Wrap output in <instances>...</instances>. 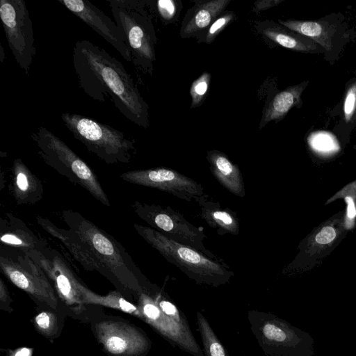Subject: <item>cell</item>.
<instances>
[{"mask_svg":"<svg viewBox=\"0 0 356 356\" xmlns=\"http://www.w3.org/2000/svg\"><path fill=\"white\" fill-rule=\"evenodd\" d=\"M72 64L78 84L90 98L109 100L132 123L149 126V106L131 74L104 49L88 40L75 42Z\"/></svg>","mask_w":356,"mask_h":356,"instance_id":"6da1fadb","label":"cell"},{"mask_svg":"<svg viewBox=\"0 0 356 356\" xmlns=\"http://www.w3.org/2000/svg\"><path fill=\"white\" fill-rule=\"evenodd\" d=\"M61 216L67 229L42 216H36V220L84 268L122 281H134L140 276L131 256L111 235L77 211L63 210Z\"/></svg>","mask_w":356,"mask_h":356,"instance_id":"7a4b0ae2","label":"cell"},{"mask_svg":"<svg viewBox=\"0 0 356 356\" xmlns=\"http://www.w3.org/2000/svg\"><path fill=\"white\" fill-rule=\"evenodd\" d=\"M136 232L169 263L197 284L213 287L229 282L234 273L221 259H213L147 226L134 223Z\"/></svg>","mask_w":356,"mask_h":356,"instance_id":"3957f363","label":"cell"},{"mask_svg":"<svg viewBox=\"0 0 356 356\" xmlns=\"http://www.w3.org/2000/svg\"><path fill=\"white\" fill-rule=\"evenodd\" d=\"M42 161L69 181L86 189L105 206L111 202L96 174L64 141L47 128L40 127L31 135Z\"/></svg>","mask_w":356,"mask_h":356,"instance_id":"277c9868","label":"cell"},{"mask_svg":"<svg viewBox=\"0 0 356 356\" xmlns=\"http://www.w3.org/2000/svg\"><path fill=\"white\" fill-rule=\"evenodd\" d=\"M60 118L76 140L108 165L127 164L136 153L134 139L108 124L76 113Z\"/></svg>","mask_w":356,"mask_h":356,"instance_id":"5b68a950","label":"cell"},{"mask_svg":"<svg viewBox=\"0 0 356 356\" xmlns=\"http://www.w3.org/2000/svg\"><path fill=\"white\" fill-rule=\"evenodd\" d=\"M114 22L125 37L134 65L152 73L156 59V36L150 16L141 0H107Z\"/></svg>","mask_w":356,"mask_h":356,"instance_id":"8992f818","label":"cell"},{"mask_svg":"<svg viewBox=\"0 0 356 356\" xmlns=\"http://www.w3.org/2000/svg\"><path fill=\"white\" fill-rule=\"evenodd\" d=\"M248 320L259 347L267 356H313L312 335L282 318L266 312L250 310Z\"/></svg>","mask_w":356,"mask_h":356,"instance_id":"52a82bcc","label":"cell"},{"mask_svg":"<svg viewBox=\"0 0 356 356\" xmlns=\"http://www.w3.org/2000/svg\"><path fill=\"white\" fill-rule=\"evenodd\" d=\"M135 213L150 227L181 244L191 247L211 259H219L208 250L204 229L188 222L178 211L169 206L135 201L131 204Z\"/></svg>","mask_w":356,"mask_h":356,"instance_id":"ba28073f","label":"cell"},{"mask_svg":"<svg viewBox=\"0 0 356 356\" xmlns=\"http://www.w3.org/2000/svg\"><path fill=\"white\" fill-rule=\"evenodd\" d=\"M0 17L10 50L19 67L28 75L36 55V47L26 2L1 0Z\"/></svg>","mask_w":356,"mask_h":356,"instance_id":"9c48e42d","label":"cell"},{"mask_svg":"<svg viewBox=\"0 0 356 356\" xmlns=\"http://www.w3.org/2000/svg\"><path fill=\"white\" fill-rule=\"evenodd\" d=\"M347 231L346 211H342L316 227L302 241L299 253L286 270L298 271L312 268L339 244Z\"/></svg>","mask_w":356,"mask_h":356,"instance_id":"30bf717a","label":"cell"},{"mask_svg":"<svg viewBox=\"0 0 356 356\" xmlns=\"http://www.w3.org/2000/svg\"><path fill=\"white\" fill-rule=\"evenodd\" d=\"M120 177L126 182L154 188L187 202L195 201L205 193L200 183L165 167L129 170Z\"/></svg>","mask_w":356,"mask_h":356,"instance_id":"8fae6325","label":"cell"},{"mask_svg":"<svg viewBox=\"0 0 356 356\" xmlns=\"http://www.w3.org/2000/svg\"><path fill=\"white\" fill-rule=\"evenodd\" d=\"M72 13L96 31L127 62H132L124 33L108 16L86 0H58Z\"/></svg>","mask_w":356,"mask_h":356,"instance_id":"7c38bea8","label":"cell"},{"mask_svg":"<svg viewBox=\"0 0 356 356\" xmlns=\"http://www.w3.org/2000/svg\"><path fill=\"white\" fill-rule=\"evenodd\" d=\"M0 241L3 246L26 253L40 250L47 246L45 240L35 235L22 220L9 212L0 219Z\"/></svg>","mask_w":356,"mask_h":356,"instance_id":"4fadbf2b","label":"cell"},{"mask_svg":"<svg viewBox=\"0 0 356 356\" xmlns=\"http://www.w3.org/2000/svg\"><path fill=\"white\" fill-rule=\"evenodd\" d=\"M10 175L8 190L17 204H34L42 198L44 187L41 180L21 159L13 161Z\"/></svg>","mask_w":356,"mask_h":356,"instance_id":"5bb4252c","label":"cell"},{"mask_svg":"<svg viewBox=\"0 0 356 356\" xmlns=\"http://www.w3.org/2000/svg\"><path fill=\"white\" fill-rule=\"evenodd\" d=\"M196 202L200 210L199 216L208 226L220 235H238L240 232V223L237 214L228 207L212 200L207 194L197 199Z\"/></svg>","mask_w":356,"mask_h":356,"instance_id":"9a60e30c","label":"cell"},{"mask_svg":"<svg viewBox=\"0 0 356 356\" xmlns=\"http://www.w3.org/2000/svg\"><path fill=\"white\" fill-rule=\"evenodd\" d=\"M207 160L213 176L222 186L237 197H245L243 175L236 164L225 154L218 150L208 152Z\"/></svg>","mask_w":356,"mask_h":356,"instance_id":"2e32d148","label":"cell"},{"mask_svg":"<svg viewBox=\"0 0 356 356\" xmlns=\"http://www.w3.org/2000/svg\"><path fill=\"white\" fill-rule=\"evenodd\" d=\"M257 29L266 38L290 50L303 53L321 52V47L312 40L273 22H261Z\"/></svg>","mask_w":356,"mask_h":356,"instance_id":"e0dca14e","label":"cell"},{"mask_svg":"<svg viewBox=\"0 0 356 356\" xmlns=\"http://www.w3.org/2000/svg\"><path fill=\"white\" fill-rule=\"evenodd\" d=\"M188 11L189 15L181 31L182 37H190L206 29L227 6L230 0L197 1Z\"/></svg>","mask_w":356,"mask_h":356,"instance_id":"ac0fdd59","label":"cell"},{"mask_svg":"<svg viewBox=\"0 0 356 356\" xmlns=\"http://www.w3.org/2000/svg\"><path fill=\"white\" fill-rule=\"evenodd\" d=\"M307 85V81H303L277 93L264 109L259 128L271 121H280L293 107L301 106V95Z\"/></svg>","mask_w":356,"mask_h":356,"instance_id":"d6986e66","label":"cell"},{"mask_svg":"<svg viewBox=\"0 0 356 356\" xmlns=\"http://www.w3.org/2000/svg\"><path fill=\"white\" fill-rule=\"evenodd\" d=\"M284 27L305 36L322 47L331 51L333 48L332 39L337 27L334 24L321 20H278Z\"/></svg>","mask_w":356,"mask_h":356,"instance_id":"ffe728a7","label":"cell"},{"mask_svg":"<svg viewBox=\"0 0 356 356\" xmlns=\"http://www.w3.org/2000/svg\"><path fill=\"white\" fill-rule=\"evenodd\" d=\"M196 316L204 356H228L226 350L204 316L197 312Z\"/></svg>","mask_w":356,"mask_h":356,"instance_id":"44dd1931","label":"cell"},{"mask_svg":"<svg viewBox=\"0 0 356 356\" xmlns=\"http://www.w3.org/2000/svg\"><path fill=\"white\" fill-rule=\"evenodd\" d=\"M339 198H343L348 203L346 210V224L347 228L350 229V222H354L356 217V180L343 187L325 204L331 203Z\"/></svg>","mask_w":356,"mask_h":356,"instance_id":"7402d4cb","label":"cell"},{"mask_svg":"<svg viewBox=\"0 0 356 356\" xmlns=\"http://www.w3.org/2000/svg\"><path fill=\"white\" fill-rule=\"evenodd\" d=\"M210 80L211 74L204 72L193 82L190 89L191 108L199 106L204 101L209 92Z\"/></svg>","mask_w":356,"mask_h":356,"instance_id":"603a6c76","label":"cell"},{"mask_svg":"<svg viewBox=\"0 0 356 356\" xmlns=\"http://www.w3.org/2000/svg\"><path fill=\"white\" fill-rule=\"evenodd\" d=\"M343 118L346 123H350L356 118V81L348 87L343 106Z\"/></svg>","mask_w":356,"mask_h":356,"instance_id":"cb8c5ba5","label":"cell"},{"mask_svg":"<svg viewBox=\"0 0 356 356\" xmlns=\"http://www.w3.org/2000/svg\"><path fill=\"white\" fill-rule=\"evenodd\" d=\"M234 17V13L227 12L217 17L209 26L205 34L204 42L208 44L212 42Z\"/></svg>","mask_w":356,"mask_h":356,"instance_id":"d4e9b609","label":"cell"},{"mask_svg":"<svg viewBox=\"0 0 356 356\" xmlns=\"http://www.w3.org/2000/svg\"><path fill=\"white\" fill-rule=\"evenodd\" d=\"M156 8L163 21L172 20L177 10V6L173 0H159L156 2Z\"/></svg>","mask_w":356,"mask_h":356,"instance_id":"484cf974","label":"cell"},{"mask_svg":"<svg viewBox=\"0 0 356 356\" xmlns=\"http://www.w3.org/2000/svg\"><path fill=\"white\" fill-rule=\"evenodd\" d=\"M125 341L120 337H113L106 342L108 350L115 354L122 353L126 348Z\"/></svg>","mask_w":356,"mask_h":356,"instance_id":"4316f807","label":"cell"},{"mask_svg":"<svg viewBox=\"0 0 356 356\" xmlns=\"http://www.w3.org/2000/svg\"><path fill=\"white\" fill-rule=\"evenodd\" d=\"M283 0H258L254 3V12L268 10L280 3Z\"/></svg>","mask_w":356,"mask_h":356,"instance_id":"83f0119b","label":"cell"},{"mask_svg":"<svg viewBox=\"0 0 356 356\" xmlns=\"http://www.w3.org/2000/svg\"><path fill=\"white\" fill-rule=\"evenodd\" d=\"M144 312L148 318L152 320H156L159 315V307L150 303L145 305Z\"/></svg>","mask_w":356,"mask_h":356,"instance_id":"f1b7e54d","label":"cell"},{"mask_svg":"<svg viewBox=\"0 0 356 356\" xmlns=\"http://www.w3.org/2000/svg\"><path fill=\"white\" fill-rule=\"evenodd\" d=\"M36 323L42 328H47L49 324V318L48 315L42 312L37 316L35 318Z\"/></svg>","mask_w":356,"mask_h":356,"instance_id":"f546056e","label":"cell"},{"mask_svg":"<svg viewBox=\"0 0 356 356\" xmlns=\"http://www.w3.org/2000/svg\"><path fill=\"white\" fill-rule=\"evenodd\" d=\"M119 303L121 309L125 312H132L136 310V307L133 305L126 301L123 298H120L119 300Z\"/></svg>","mask_w":356,"mask_h":356,"instance_id":"4dcf8cb0","label":"cell"},{"mask_svg":"<svg viewBox=\"0 0 356 356\" xmlns=\"http://www.w3.org/2000/svg\"><path fill=\"white\" fill-rule=\"evenodd\" d=\"M29 350L27 348H23L17 353L15 356H29Z\"/></svg>","mask_w":356,"mask_h":356,"instance_id":"1f68e13d","label":"cell"},{"mask_svg":"<svg viewBox=\"0 0 356 356\" xmlns=\"http://www.w3.org/2000/svg\"><path fill=\"white\" fill-rule=\"evenodd\" d=\"M0 56H1L0 60H1V62H3V60L5 59V56H5V53L3 51V47L1 45V54H0Z\"/></svg>","mask_w":356,"mask_h":356,"instance_id":"d6a6232c","label":"cell"}]
</instances>
